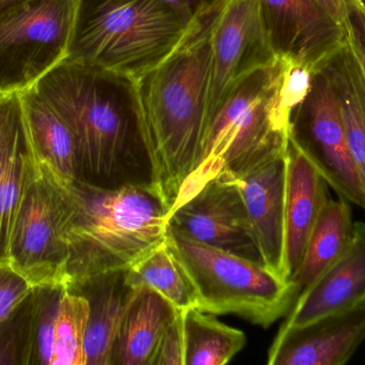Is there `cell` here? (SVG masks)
I'll list each match as a JSON object with an SVG mask.
<instances>
[{
    "instance_id": "e0dca14e",
    "label": "cell",
    "mask_w": 365,
    "mask_h": 365,
    "mask_svg": "<svg viewBox=\"0 0 365 365\" xmlns=\"http://www.w3.org/2000/svg\"><path fill=\"white\" fill-rule=\"evenodd\" d=\"M180 312L149 287L128 289L111 365H150L165 330Z\"/></svg>"
},
{
    "instance_id": "f1b7e54d",
    "label": "cell",
    "mask_w": 365,
    "mask_h": 365,
    "mask_svg": "<svg viewBox=\"0 0 365 365\" xmlns=\"http://www.w3.org/2000/svg\"><path fill=\"white\" fill-rule=\"evenodd\" d=\"M32 286L6 261H0V325L31 293Z\"/></svg>"
},
{
    "instance_id": "9a60e30c",
    "label": "cell",
    "mask_w": 365,
    "mask_h": 365,
    "mask_svg": "<svg viewBox=\"0 0 365 365\" xmlns=\"http://www.w3.org/2000/svg\"><path fill=\"white\" fill-rule=\"evenodd\" d=\"M365 299V223H354L349 246L298 297L279 330L302 327Z\"/></svg>"
},
{
    "instance_id": "7402d4cb",
    "label": "cell",
    "mask_w": 365,
    "mask_h": 365,
    "mask_svg": "<svg viewBox=\"0 0 365 365\" xmlns=\"http://www.w3.org/2000/svg\"><path fill=\"white\" fill-rule=\"evenodd\" d=\"M184 365H225L246 345V336L197 308L181 311Z\"/></svg>"
},
{
    "instance_id": "d6a6232c",
    "label": "cell",
    "mask_w": 365,
    "mask_h": 365,
    "mask_svg": "<svg viewBox=\"0 0 365 365\" xmlns=\"http://www.w3.org/2000/svg\"><path fill=\"white\" fill-rule=\"evenodd\" d=\"M19 1H21V0H0V12Z\"/></svg>"
},
{
    "instance_id": "d6986e66",
    "label": "cell",
    "mask_w": 365,
    "mask_h": 365,
    "mask_svg": "<svg viewBox=\"0 0 365 365\" xmlns=\"http://www.w3.org/2000/svg\"><path fill=\"white\" fill-rule=\"evenodd\" d=\"M66 289L83 296L89 302L85 365H111L113 347L130 289L124 282V272L98 276Z\"/></svg>"
},
{
    "instance_id": "4fadbf2b",
    "label": "cell",
    "mask_w": 365,
    "mask_h": 365,
    "mask_svg": "<svg viewBox=\"0 0 365 365\" xmlns=\"http://www.w3.org/2000/svg\"><path fill=\"white\" fill-rule=\"evenodd\" d=\"M287 169L285 151L240 173H225L242 195L262 264L284 280Z\"/></svg>"
},
{
    "instance_id": "cb8c5ba5",
    "label": "cell",
    "mask_w": 365,
    "mask_h": 365,
    "mask_svg": "<svg viewBox=\"0 0 365 365\" xmlns=\"http://www.w3.org/2000/svg\"><path fill=\"white\" fill-rule=\"evenodd\" d=\"M34 169L36 159L25 130L0 182V261H6L13 225Z\"/></svg>"
},
{
    "instance_id": "4dcf8cb0",
    "label": "cell",
    "mask_w": 365,
    "mask_h": 365,
    "mask_svg": "<svg viewBox=\"0 0 365 365\" xmlns=\"http://www.w3.org/2000/svg\"><path fill=\"white\" fill-rule=\"evenodd\" d=\"M169 6H173L178 11L186 15L188 19H192L206 9L223 0H162Z\"/></svg>"
},
{
    "instance_id": "8fae6325",
    "label": "cell",
    "mask_w": 365,
    "mask_h": 365,
    "mask_svg": "<svg viewBox=\"0 0 365 365\" xmlns=\"http://www.w3.org/2000/svg\"><path fill=\"white\" fill-rule=\"evenodd\" d=\"M167 223L197 241L262 264L242 195L227 174L206 182Z\"/></svg>"
},
{
    "instance_id": "836d02e7",
    "label": "cell",
    "mask_w": 365,
    "mask_h": 365,
    "mask_svg": "<svg viewBox=\"0 0 365 365\" xmlns=\"http://www.w3.org/2000/svg\"><path fill=\"white\" fill-rule=\"evenodd\" d=\"M2 94V92H1V91H0V94Z\"/></svg>"
},
{
    "instance_id": "7a4b0ae2",
    "label": "cell",
    "mask_w": 365,
    "mask_h": 365,
    "mask_svg": "<svg viewBox=\"0 0 365 365\" xmlns=\"http://www.w3.org/2000/svg\"><path fill=\"white\" fill-rule=\"evenodd\" d=\"M34 87L72 132L79 179L105 186L126 184V165L145 159L136 79L66 58Z\"/></svg>"
},
{
    "instance_id": "484cf974",
    "label": "cell",
    "mask_w": 365,
    "mask_h": 365,
    "mask_svg": "<svg viewBox=\"0 0 365 365\" xmlns=\"http://www.w3.org/2000/svg\"><path fill=\"white\" fill-rule=\"evenodd\" d=\"M66 291L64 284H40L32 287L30 365H51L53 329Z\"/></svg>"
},
{
    "instance_id": "f546056e",
    "label": "cell",
    "mask_w": 365,
    "mask_h": 365,
    "mask_svg": "<svg viewBox=\"0 0 365 365\" xmlns=\"http://www.w3.org/2000/svg\"><path fill=\"white\" fill-rule=\"evenodd\" d=\"M150 365H184V334L181 312L165 330Z\"/></svg>"
},
{
    "instance_id": "2e32d148",
    "label": "cell",
    "mask_w": 365,
    "mask_h": 365,
    "mask_svg": "<svg viewBox=\"0 0 365 365\" xmlns=\"http://www.w3.org/2000/svg\"><path fill=\"white\" fill-rule=\"evenodd\" d=\"M285 193V276L289 280L304 257L313 229L327 205L328 184L289 135Z\"/></svg>"
},
{
    "instance_id": "1f68e13d",
    "label": "cell",
    "mask_w": 365,
    "mask_h": 365,
    "mask_svg": "<svg viewBox=\"0 0 365 365\" xmlns=\"http://www.w3.org/2000/svg\"><path fill=\"white\" fill-rule=\"evenodd\" d=\"M319 4L334 17V21L342 27L346 19L347 9L345 0H317Z\"/></svg>"
},
{
    "instance_id": "9c48e42d",
    "label": "cell",
    "mask_w": 365,
    "mask_h": 365,
    "mask_svg": "<svg viewBox=\"0 0 365 365\" xmlns=\"http://www.w3.org/2000/svg\"><path fill=\"white\" fill-rule=\"evenodd\" d=\"M289 135L328 186L365 210V193L349 154L340 107L324 71L314 75L308 96L292 111Z\"/></svg>"
},
{
    "instance_id": "4316f807",
    "label": "cell",
    "mask_w": 365,
    "mask_h": 365,
    "mask_svg": "<svg viewBox=\"0 0 365 365\" xmlns=\"http://www.w3.org/2000/svg\"><path fill=\"white\" fill-rule=\"evenodd\" d=\"M31 306L30 293L0 325V365H30Z\"/></svg>"
},
{
    "instance_id": "5bb4252c",
    "label": "cell",
    "mask_w": 365,
    "mask_h": 365,
    "mask_svg": "<svg viewBox=\"0 0 365 365\" xmlns=\"http://www.w3.org/2000/svg\"><path fill=\"white\" fill-rule=\"evenodd\" d=\"M365 339V299L302 327L279 330L269 365H342Z\"/></svg>"
},
{
    "instance_id": "ac0fdd59",
    "label": "cell",
    "mask_w": 365,
    "mask_h": 365,
    "mask_svg": "<svg viewBox=\"0 0 365 365\" xmlns=\"http://www.w3.org/2000/svg\"><path fill=\"white\" fill-rule=\"evenodd\" d=\"M19 96L34 159L63 181L79 179L76 146L68 124L34 87L19 92Z\"/></svg>"
},
{
    "instance_id": "ba28073f",
    "label": "cell",
    "mask_w": 365,
    "mask_h": 365,
    "mask_svg": "<svg viewBox=\"0 0 365 365\" xmlns=\"http://www.w3.org/2000/svg\"><path fill=\"white\" fill-rule=\"evenodd\" d=\"M68 209L66 181L36 160L13 225L6 256L9 265L32 287L66 285L68 252L62 234Z\"/></svg>"
},
{
    "instance_id": "5b68a950",
    "label": "cell",
    "mask_w": 365,
    "mask_h": 365,
    "mask_svg": "<svg viewBox=\"0 0 365 365\" xmlns=\"http://www.w3.org/2000/svg\"><path fill=\"white\" fill-rule=\"evenodd\" d=\"M190 21L162 0H78L68 58L138 81Z\"/></svg>"
},
{
    "instance_id": "277c9868",
    "label": "cell",
    "mask_w": 365,
    "mask_h": 365,
    "mask_svg": "<svg viewBox=\"0 0 365 365\" xmlns=\"http://www.w3.org/2000/svg\"><path fill=\"white\" fill-rule=\"evenodd\" d=\"M66 289L124 272L166 241L167 212L148 184L66 182Z\"/></svg>"
},
{
    "instance_id": "603a6c76",
    "label": "cell",
    "mask_w": 365,
    "mask_h": 365,
    "mask_svg": "<svg viewBox=\"0 0 365 365\" xmlns=\"http://www.w3.org/2000/svg\"><path fill=\"white\" fill-rule=\"evenodd\" d=\"M128 289L145 286L170 302L178 311L197 308V297L166 241L124 271Z\"/></svg>"
},
{
    "instance_id": "52a82bcc",
    "label": "cell",
    "mask_w": 365,
    "mask_h": 365,
    "mask_svg": "<svg viewBox=\"0 0 365 365\" xmlns=\"http://www.w3.org/2000/svg\"><path fill=\"white\" fill-rule=\"evenodd\" d=\"M78 0H21L0 12V91L34 87L66 59Z\"/></svg>"
},
{
    "instance_id": "30bf717a",
    "label": "cell",
    "mask_w": 365,
    "mask_h": 365,
    "mask_svg": "<svg viewBox=\"0 0 365 365\" xmlns=\"http://www.w3.org/2000/svg\"><path fill=\"white\" fill-rule=\"evenodd\" d=\"M278 59L259 12V0H227L212 34L208 120L248 73Z\"/></svg>"
},
{
    "instance_id": "8992f818",
    "label": "cell",
    "mask_w": 365,
    "mask_h": 365,
    "mask_svg": "<svg viewBox=\"0 0 365 365\" xmlns=\"http://www.w3.org/2000/svg\"><path fill=\"white\" fill-rule=\"evenodd\" d=\"M166 244L202 312L237 315L268 328L287 316L297 301L295 286L262 264L202 244L169 225Z\"/></svg>"
},
{
    "instance_id": "d4e9b609",
    "label": "cell",
    "mask_w": 365,
    "mask_h": 365,
    "mask_svg": "<svg viewBox=\"0 0 365 365\" xmlns=\"http://www.w3.org/2000/svg\"><path fill=\"white\" fill-rule=\"evenodd\" d=\"M89 302L66 289L53 329L51 365H85Z\"/></svg>"
},
{
    "instance_id": "7c38bea8",
    "label": "cell",
    "mask_w": 365,
    "mask_h": 365,
    "mask_svg": "<svg viewBox=\"0 0 365 365\" xmlns=\"http://www.w3.org/2000/svg\"><path fill=\"white\" fill-rule=\"evenodd\" d=\"M277 57L321 72L345 45L342 27L317 0H259Z\"/></svg>"
},
{
    "instance_id": "6da1fadb",
    "label": "cell",
    "mask_w": 365,
    "mask_h": 365,
    "mask_svg": "<svg viewBox=\"0 0 365 365\" xmlns=\"http://www.w3.org/2000/svg\"><path fill=\"white\" fill-rule=\"evenodd\" d=\"M218 2L191 19L175 49L137 81L149 184L167 216L197 169L207 132L212 34Z\"/></svg>"
},
{
    "instance_id": "3957f363",
    "label": "cell",
    "mask_w": 365,
    "mask_h": 365,
    "mask_svg": "<svg viewBox=\"0 0 365 365\" xmlns=\"http://www.w3.org/2000/svg\"><path fill=\"white\" fill-rule=\"evenodd\" d=\"M314 75L278 58L242 77L212 117L199 164L168 216L221 173H240L287 151L292 111L308 96Z\"/></svg>"
},
{
    "instance_id": "83f0119b",
    "label": "cell",
    "mask_w": 365,
    "mask_h": 365,
    "mask_svg": "<svg viewBox=\"0 0 365 365\" xmlns=\"http://www.w3.org/2000/svg\"><path fill=\"white\" fill-rule=\"evenodd\" d=\"M24 131L19 92L0 94V182Z\"/></svg>"
},
{
    "instance_id": "44dd1931",
    "label": "cell",
    "mask_w": 365,
    "mask_h": 365,
    "mask_svg": "<svg viewBox=\"0 0 365 365\" xmlns=\"http://www.w3.org/2000/svg\"><path fill=\"white\" fill-rule=\"evenodd\" d=\"M338 100L349 154L365 193V96L345 46L324 66Z\"/></svg>"
},
{
    "instance_id": "ffe728a7",
    "label": "cell",
    "mask_w": 365,
    "mask_h": 365,
    "mask_svg": "<svg viewBox=\"0 0 365 365\" xmlns=\"http://www.w3.org/2000/svg\"><path fill=\"white\" fill-rule=\"evenodd\" d=\"M351 207L343 197L328 201L295 274L289 279L298 297L344 252L353 236Z\"/></svg>"
}]
</instances>
